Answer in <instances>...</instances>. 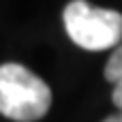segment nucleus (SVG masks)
I'll use <instances>...</instances> for the list:
<instances>
[{
    "label": "nucleus",
    "mask_w": 122,
    "mask_h": 122,
    "mask_svg": "<svg viewBox=\"0 0 122 122\" xmlns=\"http://www.w3.org/2000/svg\"><path fill=\"white\" fill-rule=\"evenodd\" d=\"M51 107L49 86L30 69L6 62L0 66V114L17 122L41 120Z\"/></svg>",
    "instance_id": "1"
},
{
    "label": "nucleus",
    "mask_w": 122,
    "mask_h": 122,
    "mask_svg": "<svg viewBox=\"0 0 122 122\" xmlns=\"http://www.w3.org/2000/svg\"><path fill=\"white\" fill-rule=\"evenodd\" d=\"M64 28L69 39L88 51L109 49L122 41V15L86 0H73L64 6Z\"/></svg>",
    "instance_id": "2"
},
{
    "label": "nucleus",
    "mask_w": 122,
    "mask_h": 122,
    "mask_svg": "<svg viewBox=\"0 0 122 122\" xmlns=\"http://www.w3.org/2000/svg\"><path fill=\"white\" fill-rule=\"evenodd\" d=\"M105 79L114 84L112 101L118 109H122V41L116 45L114 54L109 56L107 64H105Z\"/></svg>",
    "instance_id": "3"
},
{
    "label": "nucleus",
    "mask_w": 122,
    "mask_h": 122,
    "mask_svg": "<svg viewBox=\"0 0 122 122\" xmlns=\"http://www.w3.org/2000/svg\"><path fill=\"white\" fill-rule=\"evenodd\" d=\"M105 120H107V122H122V109L116 114V116H107Z\"/></svg>",
    "instance_id": "4"
}]
</instances>
